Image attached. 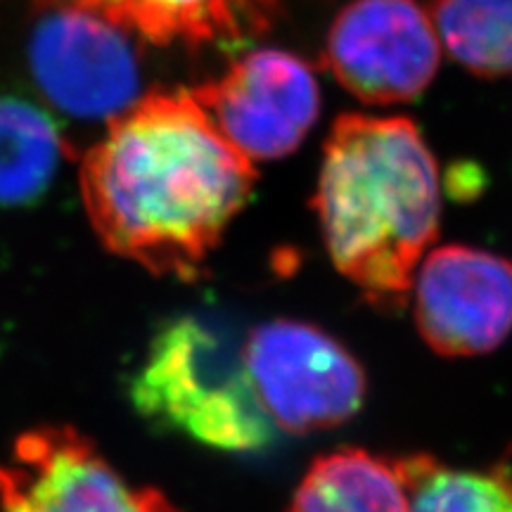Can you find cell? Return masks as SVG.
<instances>
[{
    "mask_svg": "<svg viewBox=\"0 0 512 512\" xmlns=\"http://www.w3.org/2000/svg\"><path fill=\"white\" fill-rule=\"evenodd\" d=\"M256 178V164L223 136L192 91L152 93L128 105L79 171L102 245L178 280L204 273Z\"/></svg>",
    "mask_w": 512,
    "mask_h": 512,
    "instance_id": "obj_1",
    "label": "cell"
},
{
    "mask_svg": "<svg viewBox=\"0 0 512 512\" xmlns=\"http://www.w3.org/2000/svg\"><path fill=\"white\" fill-rule=\"evenodd\" d=\"M313 211L337 271L377 311L403 309L441 223L439 166L420 128L406 117H337Z\"/></svg>",
    "mask_w": 512,
    "mask_h": 512,
    "instance_id": "obj_2",
    "label": "cell"
},
{
    "mask_svg": "<svg viewBox=\"0 0 512 512\" xmlns=\"http://www.w3.org/2000/svg\"><path fill=\"white\" fill-rule=\"evenodd\" d=\"M128 396L140 418L219 451H259L273 434L242 363L223 368L219 339L195 316L155 332Z\"/></svg>",
    "mask_w": 512,
    "mask_h": 512,
    "instance_id": "obj_3",
    "label": "cell"
},
{
    "mask_svg": "<svg viewBox=\"0 0 512 512\" xmlns=\"http://www.w3.org/2000/svg\"><path fill=\"white\" fill-rule=\"evenodd\" d=\"M240 363L261 411L273 427L290 434L344 425L366 401L368 380L358 358L304 320L256 325Z\"/></svg>",
    "mask_w": 512,
    "mask_h": 512,
    "instance_id": "obj_4",
    "label": "cell"
},
{
    "mask_svg": "<svg viewBox=\"0 0 512 512\" xmlns=\"http://www.w3.org/2000/svg\"><path fill=\"white\" fill-rule=\"evenodd\" d=\"M441 41L418 0H351L325 38L323 62L366 105L418 100L439 72Z\"/></svg>",
    "mask_w": 512,
    "mask_h": 512,
    "instance_id": "obj_5",
    "label": "cell"
},
{
    "mask_svg": "<svg viewBox=\"0 0 512 512\" xmlns=\"http://www.w3.org/2000/svg\"><path fill=\"white\" fill-rule=\"evenodd\" d=\"M219 131L252 162L290 157L320 114L316 74L302 57L259 48L192 88Z\"/></svg>",
    "mask_w": 512,
    "mask_h": 512,
    "instance_id": "obj_6",
    "label": "cell"
},
{
    "mask_svg": "<svg viewBox=\"0 0 512 512\" xmlns=\"http://www.w3.org/2000/svg\"><path fill=\"white\" fill-rule=\"evenodd\" d=\"M3 512H183L162 491L133 486L72 427H38L0 463Z\"/></svg>",
    "mask_w": 512,
    "mask_h": 512,
    "instance_id": "obj_7",
    "label": "cell"
},
{
    "mask_svg": "<svg viewBox=\"0 0 512 512\" xmlns=\"http://www.w3.org/2000/svg\"><path fill=\"white\" fill-rule=\"evenodd\" d=\"M415 323L439 356H482L512 332V261L467 245L432 249L420 261Z\"/></svg>",
    "mask_w": 512,
    "mask_h": 512,
    "instance_id": "obj_8",
    "label": "cell"
},
{
    "mask_svg": "<svg viewBox=\"0 0 512 512\" xmlns=\"http://www.w3.org/2000/svg\"><path fill=\"white\" fill-rule=\"evenodd\" d=\"M152 46H240L271 31L297 0H36Z\"/></svg>",
    "mask_w": 512,
    "mask_h": 512,
    "instance_id": "obj_9",
    "label": "cell"
},
{
    "mask_svg": "<svg viewBox=\"0 0 512 512\" xmlns=\"http://www.w3.org/2000/svg\"><path fill=\"white\" fill-rule=\"evenodd\" d=\"M287 512H411L406 456H377L342 446L318 456Z\"/></svg>",
    "mask_w": 512,
    "mask_h": 512,
    "instance_id": "obj_10",
    "label": "cell"
},
{
    "mask_svg": "<svg viewBox=\"0 0 512 512\" xmlns=\"http://www.w3.org/2000/svg\"><path fill=\"white\" fill-rule=\"evenodd\" d=\"M67 22L43 36V76L62 100L81 107H107L133 86V67L119 31L91 19Z\"/></svg>",
    "mask_w": 512,
    "mask_h": 512,
    "instance_id": "obj_11",
    "label": "cell"
},
{
    "mask_svg": "<svg viewBox=\"0 0 512 512\" xmlns=\"http://www.w3.org/2000/svg\"><path fill=\"white\" fill-rule=\"evenodd\" d=\"M441 48L482 79L512 74V0H434Z\"/></svg>",
    "mask_w": 512,
    "mask_h": 512,
    "instance_id": "obj_12",
    "label": "cell"
},
{
    "mask_svg": "<svg viewBox=\"0 0 512 512\" xmlns=\"http://www.w3.org/2000/svg\"><path fill=\"white\" fill-rule=\"evenodd\" d=\"M406 467L411 512H512V463L460 470L413 453L406 456Z\"/></svg>",
    "mask_w": 512,
    "mask_h": 512,
    "instance_id": "obj_13",
    "label": "cell"
},
{
    "mask_svg": "<svg viewBox=\"0 0 512 512\" xmlns=\"http://www.w3.org/2000/svg\"><path fill=\"white\" fill-rule=\"evenodd\" d=\"M57 162V136L46 117L0 102V202H29L46 188Z\"/></svg>",
    "mask_w": 512,
    "mask_h": 512,
    "instance_id": "obj_14",
    "label": "cell"
}]
</instances>
